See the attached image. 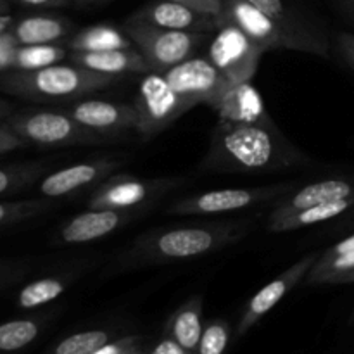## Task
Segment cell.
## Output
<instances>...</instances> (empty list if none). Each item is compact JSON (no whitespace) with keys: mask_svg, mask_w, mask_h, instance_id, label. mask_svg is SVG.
I'll list each match as a JSON object with an SVG mask.
<instances>
[{"mask_svg":"<svg viewBox=\"0 0 354 354\" xmlns=\"http://www.w3.org/2000/svg\"><path fill=\"white\" fill-rule=\"evenodd\" d=\"M311 159L292 144L275 121L228 123L218 121L211 131L201 169L211 173H268L308 166Z\"/></svg>","mask_w":354,"mask_h":354,"instance_id":"obj_1","label":"cell"},{"mask_svg":"<svg viewBox=\"0 0 354 354\" xmlns=\"http://www.w3.org/2000/svg\"><path fill=\"white\" fill-rule=\"evenodd\" d=\"M245 221L176 227L142 234L118 258L120 270L197 259L228 248L248 235Z\"/></svg>","mask_w":354,"mask_h":354,"instance_id":"obj_2","label":"cell"},{"mask_svg":"<svg viewBox=\"0 0 354 354\" xmlns=\"http://www.w3.org/2000/svg\"><path fill=\"white\" fill-rule=\"evenodd\" d=\"M120 80L121 76L90 71L75 62H57L33 71H0V92L33 102L68 104L109 88Z\"/></svg>","mask_w":354,"mask_h":354,"instance_id":"obj_3","label":"cell"},{"mask_svg":"<svg viewBox=\"0 0 354 354\" xmlns=\"http://www.w3.org/2000/svg\"><path fill=\"white\" fill-rule=\"evenodd\" d=\"M241 28L263 52L272 48H290L308 54L327 55L328 41L320 31H303L280 23L248 0H225L218 17Z\"/></svg>","mask_w":354,"mask_h":354,"instance_id":"obj_4","label":"cell"},{"mask_svg":"<svg viewBox=\"0 0 354 354\" xmlns=\"http://www.w3.org/2000/svg\"><path fill=\"white\" fill-rule=\"evenodd\" d=\"M3 123L16 131L28 145L33 144L45 149L107 145L118 142L85 128L61 107L14 111Z\"/></svg>","mask_w":354,"mask_h":354,"instance_id":"obj_5","label":"cell"},{"mask_svg":"<svg viewBox=\"0 0 354 354\" xmlns=\"http://www.w3.org/2000/svg\"><path fill=\"white\" fill-rule=\"evenodd\" d=\"M124 33L133 41L135 48L144 55L149 71L165 73L185 59L192 57L209 33L166 30L144 21L128 17L123 24Z\"/></svg>","mask_w":354,"mask_h":354,"instance_id":"obj_6","label":"cell"},{"mask_svg":"<svg viewBox=\"0 0 354 354\" xmlns=\"http://www.w3.org/2000/svg\"><path fill=\"white\" fill-rule=\"evenodd\" d=\"M296 189V182L273 183L249 189H221L197 194L169 204L166 213L176 216H213V214L232 213L259 204L275 203L277 199Z\"/></svg>","mask_w":354,"mask_h":354,"instance_id":"obj_7","label":"cell"},{"mask_svg":"<svg viewBox=\"0 0 354 354\" xmlns=\"http://www.w3.org/2000/svg\"><path fill=\"white\" fill-rule=\"evenodd\" d=\"M137 113V135L142 140H151L175 123L187 106L182 102L162 73L149 71L140 80L133 100Z\"/></svg>","mask_w":354,"mask_h":354,"instance_id":"obj_8","label":"cell"},{"mask_svg":"<svg viewBox=\"0 0 354 354\" xmlns=\"http://www.w3.org/2000/svg\"><path fill=\"white\" fill-rule=\"evenodd\" d=\"M183 183L182 178H138L113 175L92 190L88 209H140Z\"/></svg>","mask_w":354,"mask_h":354,"instance_id":"obj_9","label":"cell"},{"mask_svg":"<svg viewBox=\"0 0 354 354\" xmlns=\"http://www.w3.org/2000/svg\"><path fill=\"white\" fill-rule=\"evenodd\" d=\"M187 109L199 104L216 109L230 82L207 57H189L162 73Z\"/></svg>","mask_w":354,"mask_h":354,"instance_id":"obj_10","label":"cell"},{"mask_svg":"<svg viewBox=\"0 0 354 354\" xmlns=\"http://www.w3.org/2000/svg\"><path fill=\"white\" fill-rule=\"evenodd\" d=\"M263 50L235 24L221 21L207 47V59L230 83L251 82Z\"/></svg>","mask_w":354,"mask_h":354,"instance_id":"obj_11","label":"cell"},{"mask_svg":"<svg viewBox=\"0 0 354 354\" xmlns=\"http://www.w3.org/2000/svg\"><path fill=\"white\" fill-rule=\"evenodd\" d=\"M61 109L88 130L106 135L118 142L123 140L127 131L137 130V113H135L133 104L83 97V99L62 104Z\"/></svg>","mask_w":354,"mask_h":354,"instance_id":"obj_12","label":"cell"},{"mask_svg":"<svg viewBox=\"0 0 354 354\" xmlns=\"http://www.w3.org/2000/svg\"><path fill=\"white\" fill-rule=\"evenodd\" d=\"M123 161L118 158H99L52 171L41 178L38 194L45 199H62L85 189H95L100 182L113 176Z\"/></svg>","mask_w":354,"mask_h":354,"instance_id":"obj_13","label":"cell"},{"mask_svg":"<svg viewBox=\"0 0 354 354\" xmlns=\"http://www.w3.org/2000/svg\"><path fill=\"white\" fill-rule=\"evenodd\" d=\"M318 256H320V252H311V254L304 256L303 259L294 263L289 270H286L282 275H279L275 280L266 283L261 290H258V292L249 299V303L245 304L244 311H242L241 318H239L235 334H237L239 337L248 334V332L251 330L265 315H268L270 311H272L273 308H275L277 304L294 289V287L299 286V283L306 279L308 272H310L311 266L315 265Z\"/></svg>","mask_w":354,"mask_h":354,"instance_id":"obj_14","label":"cell"},{"mask_svg":"<svg viewBox=\"0 0 354 354\" xmlns=\"http://www.w3.org/2000/svg\"><path fill=\"white\" fill-rule=\"evenodd\" d=\"M140 209H88L69 218L55 235V242L66 245L88 244L107 237L123 228L135 218Z\"/></svg>","mask_w":354,"mask_h":354,"instance_id":"obj_15","label":"cell"},{"mask_svg":"<svg viewBox=\"0 0 354 354\" xmlns=\"http://www.w3.org/2000/svg\"><path fill=\"white\" fill-rule=\"evenodd\" d=\"M133 19L144 21L158 28L178 31H197V33H213L218 28L216 17L199 12L189 6L175 0H154L131 14Z\"/></svg>","mask_w":354,"mask_h":354,"instance_id":"obj_16","label":"cell"},{"mask_svg":"<svg viewBox=\"0 0 354 354\" xmlns=\"http://www.w3.org/2000/svg\"><path fill=\"white\" fill-rule=\"evenodd\" d=\"M354 197V180L348 178H327L320 182H313L301 189H294L292 192L275 201L270 218L283 216L294 211L304 209L310 206L334 203V201Z\"/></svg>","mask_w":354,"mask_h":354,"instance_id":"obj_17","label":"cell"},{"mask_svg":"<svg viewBox=\"0 0 354 354\" xmlns=\"http://www.w3.org/2000/svg\"><path fill=\"white\" fill-rule=\"evenodd\" d=\"M218 121L228 123H268L273 121L266 111L261 93L251 82L230 83L221 95L216 109Z\"/></svg>","mask_w":354,"mask_h":354,"instance_id":"obj_18","label":"cell"},{"mask_svg":"<svg viewBox=\"0 0 354 354\" xmlns=\"http://www.w3.org/2000/svg\"><path fill=\"white\" fill-rule=\"evenodd\" d=\"M69 61L90 71L111 76H123L130 73H149L144 55L135 47L113 48L100 52L69 50Z\"/></svg>","mask_w":354,"mask_h":354,"instance_id":"obj_19","label":"cell"},{"mask_svg":"<svg viewBox=\"0 0 354 354\" xmlns=\"http://www.w3.org/2000/svg\"><path fill=\"white\" fill-rule=\"evenodd\" d=\"M73 23L66 17L50 16V14H37L16 21L9 28L14 41L17 45H40L57 44L71 37Z\"/></svg>","mask_w":354,"mask_h":354,"instance_id":"obj_20","label":"cell"},{"mask_svg":"<svg viewBox=\"0 0 354 354\" xmlns=\"http://www.w3.org/2000/svg\"><path fill=\"white\" fill-rule=\"evenodd\" d=\"M351 207H354V197L320 204V206L304 207V209L294 211V213L283 214V216L268 218V230L275 232V234H282V232H294L299 230V228L313 227V225L324 223V221L341 216Z\"/></svg>","mask_w":354,"mask_h":354,"instance_id":"obj_21","label":"cell"},{"mask_svg":"<svg viewBox=\"0 0 354 354\" xmlns=\"http://www.w3.org/2000/svg\"><path fill=\"white\" fill-rule=\"evenodd\" d=\"M166 334L175 339L183 349L196 353L197 344L203 335V297L194 296L187 299L166 324Z\"/></svg>","mask_w":354,"mask_h":354,"instance_id":"obj_22","label":"cell"},{"mask_svg":"<svg viewBox=\"0 0 354 354\" xmlns=\"http://www.w3.org/2000/svg\"><path fill=\"white\" fill-rule=\"evenodd\" d=\"M66 47L69 50H82V52H100V50H113V48H128L135 47L133 41L130 40L123 28H116L113 24H92L78 33L71 35L68 38Z\"/></svg>","mask_w":354,"mask_h":354,"instance_id":"obj_23","label":"cell"},{"mask_svg":"<svg viewBox=\"0 0 354 354\" xmlns=\"http://www.w3.org/2000/svg\"><path fill=\"white\" fill-rule=\"evenodd\" d=\"M69 48L57 44H40V45H17L14 48L12 66L10 69L16 71H33V69L47 68L57 64L68 55Z\"/></svg>","mask_w":354,"mask_h":354,"instance_id":"obj_24","label":"cell"},{"mask_svg":"<svg viewBox=\"0 0 354 354\" xmlns=\"http://www.w3.org/2000/svg\"><path fill=\"white\" fill-rule=\"evenodd\" d=\"M68 289L66 277H45L28 283L17 294L16 304L21 310H35L57 299Z\"/></svg>","mask_w":354,"mask_h":354,"instance_id":"obj_25","label":"cell"},{"mask_svg":"<svg viewBox=\"0 0 354 354\" xmlns=\"http://www.w3.org/2000/svg\"><path fill=\"white\" fill-rule=\"evenodd\" d=\"M40 332L41 324L37 318H19L0 324V353L23 351L37 341Z\"/></svg>","mask_w":354,"mask_h":354,"instance_id":"obj_26","label":"cell"},{"mask_svg":"<svg viewBox=\"0 0 354 354\" xmlns=\"http://www.w3.org/2000/svg\"><path fill=\"white\" fill-rule=\"evenodd\" d=\"M113 332L104 330V328L76 332V334L61 339L50 349V354H93L104 344L113 341Z\"/></svg>","mask_w":354,"mask_h":354,"instance_id":"obj_27","label":"cell"},{"mask_svg":"<svg viewBox=\"0 0 354 354\" xmlns=\"http://www.w3.org/2000/svg\"><path fill=\"white\" fill-rule=\"evenodd\" d=\"M45 171H47V166L41 162L0 166V196L26 189L40 176H44Z\"/></svg>","mask_w":354,"mask_h":354,"instance_id":"obj_28","label":"cell"},{"mask_svg":"<svg viewBox=\"0 0 354 354\" xmlns=\"http://www.w3.org/2000/svg\"><path fill=\"white\" fill-rule=\"evenodd\" d=\"M55 207L52 199H33V201H16V203H7L0 201V225L17 223V221L30 220L38 214L48 213Z\"/></svg>","mask_w":354,"mask_h":354,"instance_id":"obj_29","label":"cell"},{"mask_svg":"<svg viewBox=\"0 0 354 354\" xmlns=\"http://www.w3.org/2000/svg\"><path fill=\"white\" fill-rule=\"evenodd\" d=\"M230 325L225 320H211L204 327L201 341L194 354H223L230 342Z\"/></svg>","mask_w":354,"mask_h":354,"instance_id":"obj_30","label":"cell"},{"mask_svg":"<svg viewBox=\"0 0 354 354\" xmlns=\"http://www.w3.org/2000/svg\"><path fill=\"white\" fill-rule=\"evenodd\" d=\"M248 2H251L252 6H256L258 9H261L263 12L270 14V16L279 19L280 23L287 24V26L296 28V30H303V31H318L315 30L313 26L304 23L301 17H297L296 14L286 6L283 0H248Z\"/></svg>","mask_w":354,"mask_h":354,"instance_id":"obj_31","label":"cell"},{"mask_svg":"<svg viewBox=\"0 0 354 354\" xmlns=\"http://www.w3.org/2000/svg\"><path fill=\"white\" fill-rule=\"evenodd\" d=\"M26 142L19 137L14 130H10L3 121H0V154L17 151V149L26 147Z\"/></svg>","mask_w":354,"mask_h":354,"instance_id":"obj_32","label":"cell"},{"mask_svg":"<svg viewBox=\"0 0 354 354\" xmlns=\"http://www.w3.org/2000/svg\"><path fill=\"white\" fill-rule=\"evenodd\" d=\"M16 47L17 44L14 41L9 30L2 31V33H0V71H9L10 69V66H12L14 48Z\"/></svg>","mask_w":354,"mask_h":354,"instance_id":"obj_33","label":"cell"},{"mask_svg":"<svg viewBox=\"0 0 354 354\" xmlns=\"http://www.w3.org/2000/svg\"><path fill=\"white\" fill-rule=\"evenodd\" d=\"M175 2L183 3V6H189L192 9L199 10V12L209 14L213 17H220L221 10H223L225 0H175Z\"/></svg>","mask_w":354,"mask_h":354,"instance_id":"obj_34","label":"cell"},{"mask_svg":"<svg viewBox=\"0 0 354 354\" xmlns=\"http://www.w3.org/2000/svg\"><path fill=\"white\" fill-rule=\"evenodd\" d=\"M335 45H337V50L341 54V57L348 62L349 68L354 71V35L341 31L335 38Z\"/></svg>","mask_w":354,"mask_h":354,"instance_id":"obj_35","label":"cell"},{"mask_svg":"<svg viewBox=\"0 0 354 354\" xmlns=\"http://www.w3.org/2000/svg\"><path fill=\"white\" fill-rule=\"evenodd\" d=\"M349 252H354V234L349 235V237L342 239V241H339L337 244L330 245L327 251L320 252V259L322 261H330V259L349 254Z\"/></svg>","mask_w":354,"mask_h":354,"instance_id":"obj_36","label":"cell"},{"mask_svg":"<svg viewBox=\"0 0 354 354\" xmlns=\"http://www.w3.org/2000/svg\"><path fill=\"white\" fill-rule=\"evenodd\" d=\"M135 344H140V337H137V335H127V337H121V339H116V341L107 342V344H104L99 351H95L93 354H118Z\"/></svg>","mask_w":354,"mask_h":354,"instance_id":"obj_37","label":"cell"},{"mask_svg":"<svg viewBox=\"0 0 354 354\" xmlns=\"http://www.w3.org/2000/svg\"><path fill=\"white\" fill-rule=\"evenodd\" d=\"M149 354H192V353L183 349L175 339H171L168 334H165V337H161L154 346H152V349L149 351Z\"/></svg>","mask_w":354,"mask_h":354,"instance_id":"obj_38","label":"cell"},{"mask_svg":"<svg viewBox=\"0 0 354 354\" xmlns=\"http://www.w3.org/2000/svg\"><path fill=\"white\" fill-rule=\"evenodd\" d=\"M26 7H40V9H55V7H66L71 0H12Z\"/></svg>","mask_w":354,"mask_h":354,"instance_id":"obj_39","label":"cell"},{"mask_svg":"<svg viewBox=\"0 0 354 354\" xmlns=\"http://www.w3.org/2000/svg\"><path fill=\"white\" fill-rule=\"evenodd\" d=\"M14 111L16 109H14L12 104L7 102V100H3V99H0V121H3L6 118H9Z\"/></svg>","mask_w":354,"mask_h":354,"instance_id":"obj_40","label":"cell"},{"mask_svg":"<svg viewBox=\"0 0 354 354\" xmlns=\"http://www.w3.org/2000/svg\"><path fill=\"white\" fill-rule=\"evenodd\" d=\"M12 24H14L12 17L6 16V14H0V33H2V31L9 30V28L12 26Z\"/></svg>","mask_w":354,"mask_h":354,"instance_id":"obj_41","label":"cell"},{"mask_svg":"<svg viewBox=\"0 0 354 354\" xmlns=\"http://www.w3.org/2000/svg\"><path fill=\"white\" fill-rule=\"evenodd\" d=\"M109 2V0H71V3H78V6H93V3Z\"/></svg>","mask_w":354,"mask_h":354,"instance_id":"obj_42","label":"cell"},{"mask_svg":"<svg viewBox=\"0 0 354 354\" xmlns=\"http://www.w3.org/2000/svg\"><path fill=\"white\" fill-rule=\"evenodd\" d=\"M140 353V344H135V346H130V348H127L124 351L118 353V354H138Z\"/></svg>","mask_w":354,"mask_h":354,"instance_id":"obj_43","label":"cell"},{"mask_svg":"<svg viewBox=\"0 0 354 354\" xmlns=\"http://www.w3.org/2000/svg\"><path fill=\"white\" fill-rule=\"evenodd\" d=\"M353 282H354V268L351 270V272L346 273L341 280V283H353Z\"/></svg>","mask_w":354,"mask_h":354,"instance_id":"obj_44","label":"cell"},{"mask_svg":"<svg viewBox=\"0 0 354 354\" xmlns=\"http://www.w3.org/2000/svg\"><path fill=\"white\" fill-rule=\"evenodd\" d=\"M9 10V0H0V14Z\"/></svg>","mask_w":354,"mask_h":354,"instance_id":"obj_45","label":"cell"},{"mask_svg":"<svg viewBox=\"0 0 354 354\" xmlns=\"http://www.w3.org/2000/svg\"><path fill=\"white\" fill-rule=\"evenodd\" d=\"M346 7H348V9L354 14V0H348V6H346Z\"/></svg>","mask_w":354,"mask_h":354,"instance_id":"obj_46","label":"cell"},{"mask_svg":"<svg viewBox=\"0 0 354 354\" xmlns=\"http://www.w3.org/2000/svg\"><path fill=\"white\" fill-rule=\"evenodd\" d=\"M342 2H344V6H348V0H342Z\"/></svg>","mask_w":354,"mask_h":354,"instance_id":"obj_47","label":"cell"},{"mask_svg":"<svg viewBox=\"0 0 354 354\" xmlns=\"http://www.w3.org/2000/svg\"><path fill=\"white\" fill-rule=\"evenodd\" d=\"M138 354H149V353H144V351H140Z\"/></svg>","mask_w":354,"mask_h":354,"instance_id":"obj_48","label":"cell"},{"mask_svg":"<svg viewBox=\"0 0 354 354\" xmlns=\"http://www.w3.org/2000/svg\"><path fill=\"white\" fill-rule=\"evenodd\" d=\"M353 223H354V214H353Z\"/></svg>","mask_w":354,"mask_h":354,"instance_id":"obj_49","label":"cell"},{"mask_svg":"<svg viewBox=\"0 0 354 354\" xmlns=\"http://www.w3.org/2000/svg\"><path fill=\"white\" fill-rule=\"evenodd\" d=\"M353 324H354V317H353Z\"/></svg>","mask_w":354,"mask_h":354,"instance_id":"obj_50","label":"cell"}]
</instances>
